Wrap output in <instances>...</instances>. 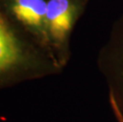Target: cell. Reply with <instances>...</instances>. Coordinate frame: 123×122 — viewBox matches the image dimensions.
I'll return each instance as SVG.
<instances>
[{
    "label": "cell",
    "mask_w": 123,
    "mask_h": 122,
    "mask_svg": "<svg viewBox=\"0 0 123 122\" xmlns=\"http://www.w3.org/2000/svg\"><path fill=\"white\" fill-rule=\"evenodd\" d=\"M47 2V0H0L7 16L53 55L46 33Z\"/></svg>",
    "instance_id": "obj_2"
},
{
    "label": "cell",
    "mask_w": 123,
    "mask_h": 122,
    "mask_svg": "<svg viewBox=\"0 0 123 122\" xmlns=\"http://www.w3.org/2000/svg\"><path fill=\"white\" fill-rule=\"evenodd\" d=\"M75 12V5L72 0H48L46 33L49 49L56 59L55 52H61L66 38L72 29Z\"/></svg>",
    "instance_id": "obj_3"
},
{
    "label": "cell",
    "mask_w": 123,
    "mask_h": 122,
    "mask_svg": "<svg viewBox=\"0 0 123 122\" xmlns=\"http://www.w3.org/2000/svg\"><path fill=\"white\" fill-rule=\"evenodd\" d=\"M122 76V87L110 90V103L117 122H123V71Z\"/></svg>",
    "instance_id": "obj_4"
},
{
    "label": "cell",
    "mask_w": 123,
    "mask_h": 122,
    "mask_svg": "<svg viewBox=\"0 0 123 122\" xmlns=\"http://www.w3.org/2000/svg\"><path fill=\"white\" fill-rule=\"evenodd\" d=\"M56 58L7 16L0 5V89L58 71Z\"/></svg>",
    "instance_id": "obj_1"
}]
</instances>
